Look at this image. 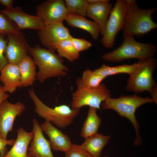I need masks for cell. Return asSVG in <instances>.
<instances>
[{"mask_svg":"<svg viewBox=\"0 0 157 157\" xmlns=\"http://www.w3.org/2000/svg\"><path fill=\"white\" fill-rule=\"evenodd\" d=\"M29 54L38 67L36 78L41 83L52 77L65 76L69 71L62 58L54 51L36 45L30 47Z\"/></svg>","mask_w":157,"mask_h":157,"instance_id":"cell-1","label":"cell"},{"mask_svg":"<svg viewBox=\"0 0 157 157\" xmlns=\"http://www.w3.org/2000/svg\"><path fill=\"white\" fill-rule=\"evenodd\" d=\"M127 4L123 38L135 36L142 37L157 27L152 15L157 10L156 7L141 9L135 0H126Z\"/></svg>","mask_w":157,"mask_h":157,"instance_id":"cell-2","label":"cell"},{"mask_svg":"<svg viewBox=\"0 0 157 157\" xmlns=\"http://www.w3.org/2000/svg\"><path fill=\"white\" fill-rule=\"evenodd\" d=\"M154 102L151 98L143 97L134 94L131 96L121 95L118 98L110 97L101 104L103 110L111 109L120 116L126 118L131 122L135 132L136 138L134 144L140 145L142 139L139 132V126L135 116L137 109L144 104Z\"/></svg>","mask_w":157,"mask_h":157,"instance_id":"cell-3","label":"cell"},{"mask_svg":"<svg viewBox=\"0 0 157 157\" xmlns=\"http://www.w3.org/2000/svg\"><path fill=\"white\" fill-rule=\"evenodd\" d=\"M156 50L155 45L139 42L135 40L134 37L128 36L124 38L123 42L119 47L104 54L102 58L105 60L113 62L131 58L142 60L153 57Z\"/></svg>","mask_w":157,"mask_h":157,"instance_id":"cell-4","label":"cell"},{"mask_svg":"<svg viewBox=\"0 0 157 157\" xmlns=\"http://www.w3.org/2000/svg\"><path fill=\"white\" fill-rule=\"evenodd\" d=\"M138 62L139 66L130 76L127 81L126 89L136 93L148 91L154 102L157 104V86L152 77L153 73L156 67L157 60L152 57L139 60Z\"/></svg>","mask_w":157,"mask_h":157,"instance_id":"cell-5","label":"cell"},{"mask_svg":"<svg viewBox=\"0 0 157 157\" xmlns=\"http://www.w3.org/2000/svg\"><path fill=\"white\" fill-rule=\"evenodd\" d=\"M29 95L34 103L35 112L40 117L60 128L69 126L79 113V109L62 104L51 108L38 97L33 89L28 90Z\"/></svg>","mask_w":157,"mask_h":157,"instance_id":"cell-6","label":"cell"},{"mask_svg":"<svg viewBox=\"0 0 157 157\" xmlns=\"http://www.w3.org/2000/svg\"><path fill=\"white\" fill-rule=\"evenodd\" d=\"M76 83L77 88L73 94L71 103L73 109H79L88 106L99 109L101 104L110 97V91L104 84L97 87H90L84 84L80 78Z\"/></svg>","mask_w":157,"mask_h":157,"instance_id":"cell-7","label":"cell"},{"mask_svg":"<svg viewBox=\"0 0 157 157\" xmlns=\"http://www.w3.org/2000/svg\"><path fill=\"white\" fill-rule=\"evenodd\" d=\"M127 8L126 0H117L113 7L107 21L104 33L100 40L107 48L114 46L115 37L124 27Z\"/></svg>","mask_w":157,"mask_h":157,"instance_id":"cell-8","label":"cell"},{"mask_svg":"<svg viewBox=\"0 0 157 157\" xmlns=\"http://www.w3.org/2000/svg\"><path fill=\"white\" fill-rule=\"evenodd\" d=\"M39 39L43 46L55 51L57 45L61 41L71 37L68 28L63 22L50 23L38 31Z\"/></svg>","mask_w":157,"mask_h":157,"instance_id":"cell-9","label":"cell"},{"mask_svg":"<svg viewBox=\"0 0 157 157\" xmlns=\"http://www.w3.org/2000/svg\"><path fill=\"white\" fill-rule=\"evenodd\" d=\"M5 55L8 63L18 65L28 55L30 46L22 32L8 34Z\"/></svg>","mask_w":157,"mask_h":157,"instance_id":"cell-10","label":"cell"},{"mask_svg":"<svg viewBox=\"0 0 157 157\" xmlns=\"http://www.w3.org/2000/svg\"><path fill=\"white\" fill-rule=\"evenodd\" d=\"M68 14L64 0H48L36 6V14L45 25L63 22Z\"/></svg>","mask_w":157,"mask_h":157,"instance_id":"cell-11","label":"cell"},{"mask_svg":"<svg viewBox=\"0 0 157 157\" xmlns=\"http://www.w3.org/2000/svg\"><path fill=\"white\" fill-rule=\"evenodd\" d=\"M0 12L13 22L19 31L28 29L38 31L45 26L38 16L28 14L19 7L5 8Z\"/></svg>","mask_w":157,"mask_h":157,"instance_id":"cell-12","label":"cell"},{"mask_svg":"<svg viewBox=\"0 0 157 157\" xmlns=\"http://www.w3.org/2000/svg\"><path fill=\"white\" fill-rule=\"evenodd\" d=\"M25 109V105L20 101L13 104L6 100L0 104V132L3 138L7 139L8 133L13 131L15 119Z\"/></svg>","mask_w":157,"mask_h":157,"instance_id":"cell-13","label":"cell"},{"mask_svg":"<svg viewBox=\"0 0 157 157\" xmlns=\"http://www.w3.org/2000/svg\"><path fill=\"white\" fill-rule=\"evenodd\" d=\"M86 15L99 26L102 35L104 34L113 4L108 0H87Z\"/></svg>","mask_w":157,"mask_h":157,"instance_id":"cell-14","label":"cell"},{"mask_svg":"<svg viewBox=\"0 0 157 157\" xmlns=\"http://www.w3.org/2000/svg\"><path fill=\"white\" fill-rule=\"evenodd\" d=\"M33 138L28 149L29 157H54L49 142L44 135L40 125L35 118L33 120Z\"/></svg>","mask_w":157,"mask_h":157,"instance_id":"cell-15","label":"cell"},{"mask_svg":"<svg viewBox=\"0 0 157 157\" xmlns=\"http://www.w3.org/2000/svg\"><path fill=\"white\" fill-rule=\"evenodd\" d=\"M40 126L42 132L48 137L53 150L65 153L70 148L72 143L69 137L50 122L45 120Z\"/></svg>","mask_w":157,"mask_h":157,"instance_id":"cell-16","label":"cell"},{"mask_svg":"<svg viewBox=\"0 0 157 157\" xmlns=\"http://www.w3.org/2000/svg\"><path fill=\"white\" fill-rule=\"evenodd\" d=\"M0 81L3 84L4 92L12 94L17 88L22 87L21 76L18 65L10 63L0 72Z\"/></svg>","mask_w":157,"mask_h":157,"instance_id":"cell-17","label":"cell"},{"mask_svg":"<svg viewBox=\"0 0 157 157\" xmlns=\"http://www.w3.org/2000/svg\"><path fill=\"white\" fill-rule=\"evenodd\" d=\"M17 131V137L14 144L3 157H29L28 149L33 138V132L26 131L22 127Z\"/></svg>","mask_w":157,"mask_h":157,"instance_id":"cell-18","label":"cell"},{"mask_svg":"<svg viewBox=\"0 0 157 157\" xmlns=\"http://www.w3.org/2000/svg\"><path fill=\"white\" fill-rule=\"evenodd\" d=\"M65 20L68 26L83 29L89 33L94 40L98 39L100 30L98 25L94 21L75 13H68Z\"/></svg>","mask_w":157,"mask_h":157,"instance_id":"cell-19","label":"cell"},{"mask_svg":"<svg viewBox=\"0 0 157 157\" xmlns=\"http://www.w3.org/2000/svg\"><path fill=\"white\" fill-rule=\"evenodd\" d=\"M110 138L98 133L85 138L80 146L94 157H100L101 151Z\"/></svg>","mask_w":157,"mask_h":157,"instance_id":"cell-20","label":"cell"},{"mask_svg":"<svg viewBox=\"0 0 157 157\" xmlns=\"http://www.w3.org/2000/svg\"><path fill=\"white\" fill-rule=\"evenodd\" d=\"M22 87L33 85L36 78L35 65L32 58L27 55L18 65Z\"/></svg>","mask_w":157,"mask_h":157,"instance_id":"cell-21","label":"cell"},{"mask_svg":"<svg viewBox=\"0 0 157 157\" xmlns=\"http://www.w3.org/2000/svg\"><path fill=\"white\" fill-rule=\"evenodd\" d=\"M97 109L90 107L81 129L80 136L85 138L97 133L101 120L97 113Z\"/></svg>","mask_w":157,"mask_h":157,"instance_id":"cell-22","label":"cell"},{"mask_svg":"<svg viewBox=\"0 0 157 157\" xmlns=\"http://www.w3.org/2000/svg\"><path fill=\"white\" fill-rule=\"evenodd\" d=\"M139 65L138 62L113 67L103 64L99 68L94 71L105 78L108 76L119 74H126L130 76L135 71Z\"/></svg>","mask_w":157,"mask_h":157,"instance_id":"cell-23","label":"cell"},{"mask_svg":"<svg viewBox=\"0 0 157 157\" xmlns=\"http://www.w3.org/2000/svg\"><path fill=\"white\" fill-rule=\"evenodd\" d=\"M70 39L60 42L57 45L56 50L61 57L72 62L78 59L80 54L74 47Z\"/></svg>","mask_w":157,"mask_h":157,"instance_id":"cell-24","label":"cell"},{"mask_svg":"<svg viewBox=\"0 0 157 157\" xmlns=\"http://www.w3.org/2000/svg\"><path fill=\"white\" fill-rule=\"evenodd\" d=\"M68 13H75L83 17L86 15L87 0H64Z\"/></svg>","mask_w":157,"mask_h":157,"instance_id":"cell-25","label":"cell"},{"mask_svg":"<svg viewBox=\"0 0 157 157\" xmlns=\"http://www.w3.org/2000/svg\"><path fill=\"white\" fill-rule=\"evenodd\" d=\"M105 78L94 71L87 69L83 72L81 79L83 83L86 85L91 87H97L100 85Z\"/></svg>","mask_w":157,"mask_h":157,"instance_id":"cell-26","label":"cell"},{"mask_svg":"<svg viewBox=\"0 0 157 157\" xmlns=\"http://www.w3.org/2000/svg\"><path fill=\"white\" fill-rule=\"evenodd\" d=\"M15 24L0 12V35L19 32Z\"/></svg>","mask_w":157,"mask_h":157,"instance_id":"cell-27","label":"cell"},{"mask_svg":"<svg viewBox=\"0 0 157 157\" xmlns=\"http://www.w3.org/2000/svg\"><path fill=\"white\" fill-rule=\"evenodd\" d=\"M65 157H94L83 149L80 145L72 144L70 148L65 152Z\"/></svg>","mask_w":157,"mask_h":157,"instance_id":"cell-28","label":"cell"},{"mask_svg":"<svg viewBox=\"0 0 157 157\" xmlns=\"http://www.w3.org/2000/svg\"><path fill=\"white\" fill-rule=\"evenodd\" d=\"M70 39L74 47L79 53L89 49L92 46L90 42L83 38H76L72 36Z\"/></svg>","mask_w":157,"mask_h":157,"instance_id":"cell-29","label":"cell"},{"mask_svg":"<svg viewBox=\"0 0 157 157\" xmlns=\"http://www.w3.org/2000/svg\"><path fill=\"white\" fill-rule=\"evenodd\" d=\"M7 43V40L4 35H0V72L8 63L5 55V51Z\"/></svg>","mask_w":157,"mask_h":157,"instance_id":"cell-30","label":"cell"},{"mask_svg":"<svg viewBox=\"0 0 157 157\" xmlns=\"http://www.w3.org/2000/svg\"><path fill=\"white\" fill-rule=\"evenodd\" d=\"M15 140L14 139H5L3 138L0 132V157H3L7 153V146H12Z\"/></svg>","mask_w":157,"mask_h":157,"instance_id":"cell-31","label":"cell"},{"mask_svg":"<svg viewBox=\"0 0 157 157\" xmlns=\"http://www.w3.org/2000/svg\"><path fill=\"white\" fill-rule=\"evenodd\" d=\"M9 96L8 94L4 92L3 85L0 84V104L3 101L6 100Z\"/></svg>","mask_w":157,"mask_h":157,"instance_id":"cell-32","label":"cell"},{"mask_svg":"<svg viewBox=\"0 0 157 157\" xmlns=\"http://www.w3.org/2000/svg\"><path fill=\"white\" fill-rule=\"evenodd\" d=\"M14 1L13 0H0V4L6 7V8H9L13 7Z\"/></svg>","mask_w":157,"mask_h":157,"instance_id":"cell-33","label":"cell"},{"mask_svg":"<svg viewBox=\"0 0 157 157\" xmlns=\"http://www.w3.org/2000/svg\"><path fill=\"white\" fill-rule=\"evenodd\" d=\"M103 157H109L108 156H104Z\"/></svg>","mask_w":157,"mask_h":157,"instance_id":"cell-34","label":"cell"}]
</instances>
